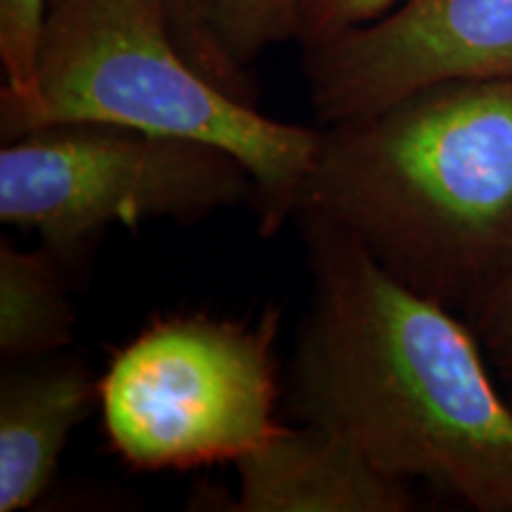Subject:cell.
Segmentation results:
<instances>
[{
    "label": "cell",
    "instance_id": "obj_1",
    "mask_svg": "<svg viewBox=\"0 0 512 512\" xmlns=\"http://www.w3.org/2000/svg\"><path fill=\"white\" fill-rule=\"evenodd\" d=\"M313 278L287 413L347 437L387 475L512 512V406L475 330L394 280L361 242L297 211Z\"/></svg>",
    "mask_w": 512,
    "mask_h": 512
},
{
    "label": "cell",
    "instance_id": "obj_2",
    "mask_svg": "<svg viewBox=\"0 0 512 512\" xmlns=\"http://www.w3.org/2000/svg\"><path fill=\"white\" fill-rule=\"evenodd\" d=\"M297 211L475 328L512 285V79L432 83L325 126Z\"/></svg>",
    "mask_w": 512,
    "mask_h": 512
},
{
    "label": "cell",
    "instance_id": "obj_3",
    "mask_svg": "<svg viewBox=\"0 0 512 512\" xmlns=\"http://www.w3.org/2000/svg\"><path fill=\"white\" fill-rule=\"evenodd\" d=\"M67 121L223 147L259 185L264 235L294 216L320 143V131L266 117L209 81L178 46L169 0H48L38 105L10 140Z\"/></svg>",
    "mask_w": 512,
    "mask_h": 512
},
{
    "label": "cell",
    "instance_id": "obj_4",
    "mask_svg": "<svg viewBox=\"0 0 512 512\" xmlns=\"http://www.w3.org/2000/svg\"><path fill=\"white\" fill-rule=\"evenodd\" d=\"M283 313L256 323L178 313L152 320L100 380L105 434L136 470L238 463L280 430L275 342Z\"/></svg>",
    "mask_w": 512,
    "mask_h": 512
},
{
    "label": "cell",
    "instance_id": "obj_5",
    "mask_svg": "<svg viewBox=\"0 0 512 512\" xmlns=\"http://www.w3.org/2000/svg\"><path fill=\"white\" fill-rule=\"evenodd\" d=\"M259 200L252 171L223 147L131 126L67 121L0 152V221L36 230L64 268L114 223H195Z\"/></svg>",
    "mask_w": 512,
    "mask_h": 512
},
{
    "label": "cell",
    "instance_id": "obj_6",
    "mask_svg": "<svg viewBox=\"0 0 512 512\" xmlns=\"http://www.w3.org/2000/svg\"><path fill=\"white\" fill-rule=\"evenodd\" d=\"M304 50L325 126L375 114L420 88L512 79V0H401L375 22Z\"/></svg>",
    "mask_w": 512,
    "mask_h": 512
},
{
    "label": "cell",
    "instance_id": "obj_7",
    "mask_svg": "<svg viewBox=\"0 0 512 512\" xmlns=\"http://www.w3.org/2000/svg\"><path fill=\"white\" fill-rule=\"evenodd\" d=\"M235 512H408L413 484L323 425L283 427L235 463Z\"/></svg>",
    "mask_w": 512,
    "mask_h": 512
},
{
    "label": "cell",
    "instance_id": "obj_8",
    "mask_svg": "<svg viewBox=\"0 0 512 512\" xmlns=\"http://www.w3.org/2000/svg\"><path fill=\"white\" fill-rule=\"evenodd\" d=\"M100 406V380L72 356L15 361L0 380V512L27 510L53 484L69 437Z\"/></svg>",
    "mask_w": 512,
    "mask_h": 512
},
{
    "label": "cell",
    "instance_id": "obj_9",
    "mask_svg": "<svg viewBox=\"0 0 512 512\" xmlns=\"http://www.w3.org/2000/svg\"><path fill=\"white\" fill-rule=\"evenodd\" d=\"M64 268L46 247L24 252L0 240V354L36 361L72 344L74 306Z\"/></svg>",
    "mask_w": 512,
    "mask_h": 512
},
{
    "label": "cell",
    "instance_id": "obj_10",
    "mask_svg": "<svg viewBox=\"0 0 512 512\" xmlns=\"http://www.w3.org/2000/svg\"><path fill=\"white\" fill-rule=\"evenodd\" d=\"M48 0H0V136L10 140L38 105V46Z\"/></svg>",
    "mask_w": 512,
    "mask_h": 512
},
{
    "label": "cell",
    "instance_id": "obj_11",
    "mask_svg": "<svg viewBox=\"0 0 512 512\" xmlns=\"http://www.w3.org/2000/svg\"><path fill=\"white\" fill-rule=\"evenodd\" d=\"M204 19L221 53L247 72L268 48L297 38L299 0H204Z\"/></svg>",
    "mask_w": 512,
    "mask_h": 512
},
{
    "label": "cell",
    "instance_id": "obj_12",
    "mask_svg": "<svg viewBox=\"0 0 512 512\" xmlns=\"http://www.w3.org/2000/svg\"><path fill=\"white\" fill-rule=\"evenodd\" d=\"M169 12L183 55L223 91L256 105V88L249 74L235 67L211 36L204 19V0H169Z\"/></svg>",
    "mask_w": 512,
    "mask_h": 512
},
{
    "label": "cell",
    "instance_id": "obj_13",
    "mask_svg": "<svg viewBox=\"0 0 512 512\" xmlns=\"http://www.w3.org/2000/svg\"><path fill=\"white\" fill-rule=\"evenodd\" d=\"M401 0H299V27L294 41L316 46L344 31L366 27L394 10Z\"/></svg>",
    "mask_w": 512,
    "mask_h": 512
},
{
    "label": "cell",
    "instance_id": "obj_14",
    "mask_svg": "<svg viewBox=\"0 0 512 512\" xmlns=\"http://www.w3.org/2000/svg\"><path fill=\"white\" fill-rule=\"evenodd\" d=\"M475 335L498 387L512 406V285L477 320Z\"/></svg>",
    "mask_w": 512,
    "mask_h": 512
}]
</instances>
